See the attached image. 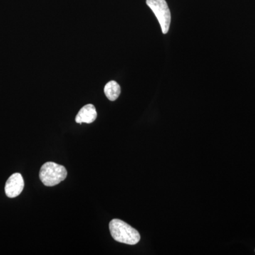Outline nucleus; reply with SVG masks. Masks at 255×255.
<instances>
[{
	"label": "nucleus",
	"mask_w": 255,
	"mask_h": 255,
	"mask_svg": "<svg viewBox=\"0 0 255 255\" xmlns=\"http://www.w3.org/2000/svg\"><path fill=\"white\" fill-rule=\"evenodd\" d=\"M110 230L112 238L119 243L134 246L140 241L138 231L122 220H112L110 223Z\"/></svg>",
	"instance_id": "1"
},
{
	"label": "nucleus",
	"mask_w": 255,
	"mask_h": 255,
	"mask_svg": "<svg viewBox=\"0 0 255 255\" xmlns=\"http://www.w3.org/2000/svg\"><path fill=\"white\" fill-rule=\"evenodd\" d=\"M68 172L63 165L48 162L42 166L39 177L46 187H53L66 179Z\"/></svg>",
	"instance_id": "2"
},
{
	"label": "nucleus",
	"mask_w": 255,
	"mask_h": 255,
	"mask_svg": "<svg viewBox=\"0 0 255 255\" xmlns=\"http://www.w3.org/2000/svg\"><path fill=\"white\" fill-rule=\"evenodd\" d=\"M146 4L152 9L158 20L162 33L169 31L171 23V13L165 0H146Z\"/></svg>",
	"instance_id": "3"
},
{
	"label": "nucleus",
	"mask_w": 255,
	"mask_h": 255,
	"mask_svg": "<svg viewBox=\"0 0 255 255\" xmlns=\"http://www.w3.org/2000/svg\"><path fill=\"white\" fill-rule=\"evenodd\" d=\"M24 182L22 176L19 173H14L8 179L5 185V193L9 198H15L22 192Z\"/></svg>",
	"instance_id": "4"
},
{
	"label": "nucleus",
	"mask_w": 255,
	"mask_h": 255,
	"mask_svg": "<svg viewBox=\"0 0 255 255\" xmlns=\"http://www.w3.org/2000/svg\"><path fill=\"white\" fill-rule=\"evenodd\" d=\"M97 117V111L93 105H87L82 107L78 115L75 117V122L78 124H92Z\"/></svg>",
	"instance_id": "5"
},
{
	"label": "nucleus",
	"mask_w": 255,
	"mask_h": 255,
	"mask_svg": "<svg viewBox=\"0 0 255 255\" xmlns=\"http://www.w3.org/2000/svg\"><path fill=\"white\" fill-rule=\"evenodd\" d=\"M105 94L110 101H115L121 94V87L116 81H110L105 85Z\"/></svg>",
	"instance_id": "6"
}]
</instances>
